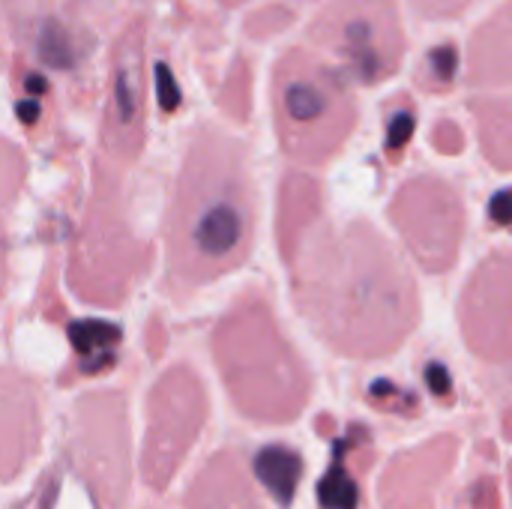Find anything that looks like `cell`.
Listing matches in <instances>:
<instances>
[{"mask_svg": "<svg viewBox=\"0 0 512 509\" xmlns=\"http://www.w3.org/2000/svg\"><path fill=\"white\" fill-rule=\"evenodd\" d=\"M222 3H225V6H240L243 0H222Z\"/></svg>", "mask_w": 512, "mask_h": 509, "instance_id": "33", "label": "cell"}, {"mask_svg": "<svg viewBox=\"0 0 512 509\" xmlns=\"http://www.w3.org/2000/svg\"><path fill=\"white\" fill-rule=\"evenodd\" d=\"M255 474L273 492V498L282 507H288L294 492H297V483H300V474H303V462H300V456L294 450L276 444V447H267V450L258 453Z\"/></svg>", "mask_w": 512, "mask_h": 509, "instance_id": "20", "label": "cell"}, {"mask_svg": "<svg viewBox=\"0 0 512 509\" xmlns=\"http://www.w3.org/2000/svg\"><path fill=\"white\" fill-rule=\"evenodd\" d=\"M6 285V249H3V234H0V291Z\"/></svg>", "mask_w": 512, "mask_h": 509, "instance_id": "32", "label": "cell"}, {"mask_svg": "<svg viewBox=\"0 0 512 509\" xmlns=\"http://www.w3.org/2000/svg\"><path fill=\"white\" fill-rule=\"evenodd\" d=\"M120 174L108 159L96 162L93 189L69 252V285L90 306H120L153 261V249L126 216Z\"/></svg>", "mask_w": 512, "mask_h": 509, "instance_id": "4", "label": "cell"}, {"mask_svg": "<svg viewBox=\"0 0 512 509\" xmlns=\"http://www.w3.org/2000/svg\"><path fill=\"white\" fill-rule=\"evenodd\" d=\"M258 192L246 144L216 126H195L165 213V276L192 294L234 273L252 252Z\"/></svg>", "mask_w": 512, "mask_h": 509, "instance_id": "2", "label": "cell"}, {"mask_svg": "<svg viewBox=\"0 0 512 509\" xmlns=\"http://www.w3.org/2000/svg\"><path fill=\"white\" fill-rule=\"evenodd\" d=\"M294 9L285 6V3H273V6H261L255 9L252 15H246V33L255 36V39H267L279 30H285L291 21H294Z\"/></svg>", "mask_w": 512, "mask_h": 509, "instance_id": "24", "label": "cell"}, {"mask_svg": "<svg viewBox=\"0 0 512 509\" xmlns=\"http://www.w3.org/2000/svg\"><path fill=\"white\" fill-rule=\"evenodd\" d=\"M477 123H480V138L486 156L495 162L498 171H510L512 150V114L507 96H492L474 105Z\"/></svg>", "mask_w": 512, "mask_h": 509, "instance_id": "18", "label": "cell"}, {"mask_svg": "<svg viewBox=\"0 0 512 509\" xmlns=\"http://www.w3.org/2000/svg\"><path fill=\"white\" fill-rule=\"evenodd\" d=\"M213 357L234 405L261 423L294 420L312 393V375L279 327L261 288H246L213 330Z\"/></svg>", "mask_w": 512, "mask_h": 509, "instance_id": "3", "label": "cell"}, {"mask_svg": "<svg viewBox=\"0 0 512 509\" xmlns=\"http://www.w3.org/2000/svg\"><path fill=\"white\" fill-rule=\"evenodd\" d=\"M369 402H372L378 411L399 414V417H414V414L420 411V402H417L411 393H405V390H399L396 384H390V381H378V384H372V390H369Z\"/></svg>", "mask_w": 512, "mask_h": 509, "instance_id": "25", "label": "cell"}, {"mask_svg": "<svg viewBox=\"0 0 512 509\" xmlns=\"http://www.w3.org/2000/svg\"><path fill=\"white\" fill-rule=\"evenodd\" d=\"M366 441V432L363 429H354V435L348 441L339 444L336 450V459L330 465V474L321 480L318 486V501L324 509H357V483H354V468L348 462L351 450Z\"/></svg>", "mask_w": 512, "mask_h": 509, "instance_id": "19", "label": "cell"}, {"mask_svg": "<svg viewBox=\"0 0 512 509\" xmlns=\"http://www.w3.org/2000/svg\"><path fill=\"white\" fill-rule=\"evenodd\" d=\"M144 87V18H135L114 42L102 114V159L117 168L135 162L144 147Z\"/></svg>", "mask_w": 512, "mask_h": 509, "instance_id": "10", "label": "cell"}, {"mask_svg": "<svg viewBox=\"0 0 512 509\" xmlns=\"http://www.w3.org/2000/svg\"><path fill=\"white\" fill-rule=\"evenodd\" d=\"M69 447L78 477L99 509H120L129 489V420L120 393H87L69 426Z\"/></svg>", "mask_w": 512, "mask_h": 509, "instance_id": "7", "label": "cell"}, {"mask_svg": "<svg viewBox=\"0 0 512 509\" xmlns=\"http://www.w3.org/2000/svg\"><path fill=\"white\" fill-rule=\"evenodd\" d=\"M432 147L444 156H459L465 150V132L456 120H438L432 129Z\"/></svg>", "mask_w": 512, "mask_h": 509, "instance_id": "27", "label": "cell"}, {"mask_svg": "<svg viewBox=\"0 0 512 509\" xmlns=\"http://www.w3.org/2000/svg\"><path fill=\"white\" fill-rule=\"evenodd\" d=\"M288 267L294 306L342 357H387L420 321L414 276L366 219L333 225L321 216Z\"/></svg>", "mask_w": 512, "mask_h": 509, "instance_id": "1", "label": "cell"}, {"mask_svg": "<svg viewBox=\"0 0 512 509\" xmlns=\"http://www.w3.org/2000/svg\"><path fill=\"white\" fill-rule=\"evenodd\" d=\"M456 69H459V51H456V45H450V42L435 45V48H429V54L423 60L420 84L426 90H441V87H447L456 78Z\"/></svg>", "mask_w": 512, "mask_h": 509, "instance_id": "22", "label": "cell"}, {"mask_svg": "<svg viewBox=\"0 0 512 509\" xmlns=\"http://www.w3.org/2000/svg\"><path fill=\"white\" fill-rule=\"evenodd\" d=\"M216 102L234 120H246V114L252 111V66L246 63V57H234L231 69L225 72L222 90L216 93Z\"/></svg>", "mask_w": 512, "mask_h": 509, "instance_id": "21", "label": "cell"}, {"mask_svg": "<svg viewBox=\"0 0 512 509\" xmlns=\"http://www.w3.org/2000/svg\"><path fill=\"white\" fill-rule=\"evenodd\" d=\"M69 342L75 351V369L81 375H96L114 366L120 330L105 321H78L69 327Z\"/></svg>", "mask_w": 512, "mask_h": 509, "instance_id": "17", "label": "cell"}, {"mask_svg": "<svg viewBox=\"0 0 512 509\" xmlns=\"http://www.w3.org/2000/svg\"><path fill=\"white\" fill-rule=\"evenodd\" d=\"M321 216H324V192L318 180L306 171H288L279 183V219H276V240L285 264L294 258L306 231Z\"/></svg>", "mask_w": 512, "mask_h": 509, "instance_id": "14", "label": "cell"}, {"mask_svg": "<svg viewBox=\"0 0 512 509\" xmlns=\"http://www.w3.org/2000/svg\"><path fill=\"white\" fill-rule=\"evenodd\" d=\"M459 441L453 435H438L414 450L399 453L381 480L384 509H435L438 489L456 465Z\"/></svg>", "mask_w": 512, "mask_h": 509, "instance_id": "12", "label": "cell"}, {"mask_svg": "<svg viewBox=\"0 0 512 509\" xmlns=\"http://www.w3.org/2000/svg\"><path fill=\"white\" fill-rule=\"evenodd\" d=\"M507 207H510V195H507V192H498V195H495V204H492V210H489V219H492L495 225H501V228L510 222Z\"/></svg>", "mask_w": 512, "mask_h": 509, "instance_id": "30", "label": "cell"}, {"mask_svg": "<svg viewBox=\"0 0 512 509\" xmlns=\"http://www.w3.org/2000/svg\"><path fill=\"white\" fill-rule=\"evenodd\" d=\"M468 509H501V498H498V483L492 477L480 480L474 489H471V501Z\"/></svg>", "mask_w": 512, "mask_h": 509, "instance_id": "28", "label": "cell"}, {"mask_svg": "<svg viewBox=\"0 0 512 509\" xmlns=\"http://www.w3.org/2000/svg\"><path fill=\"white\" fill-rule=\"evenodd\" d=\"M510 30V3L504 0L471 39L468 81L474 87H510Z\"/></svg>", "mask_w": 512, "mask_h": 509, "instance_id": "16", "label": "cell"}, {"mask_svg": "<svg viewBox=\"0 0 512 509\" xmlns=\"http://www.w3.org/2000/svg\"><path fill=\"white\" fill-rule=\"evenodd\" d=\"M309 36L360 84L393 78L405 57V30L396 0H336L312 21Z\"/></svg>", "mask_w": 512, "mask_h": 509, "instance_id": "6", "label": "cell"}, {"mask_svg": "<svg viewBox=\"0 0 512 509\" xmlns=\"http://www.w3.org/2000/svg\"><path fill=\"white\" fill-rule=\"evenodd\" d=\"M39 447V399L27 378L0 372V480H15Z\"/></svg>", "mask_w": 512, "mask_h": 509, "instance_id": "13", "label": "cell"}, {"mask_svg": "<svg viewBox=\"0 0 512 509\" xmlns=\"http://www.w3.org/2000/svg\"><path fill=\"white\" fill-rule=\"evenodd\" d=\"M510 252L498 249L489 258L480 261V267L471 273L462 303H459V321L465 342L471 351L489 363H507L512 351L510 330Z\"/></svg>", "mask_w": 512, "mask_h": 509, "instance_id": "11", "label": "cell"}, {"mask_svg": "<svg viewBox=\"0 0 512 509\" xmlns=\"http://www.w3.org/2000/svg\"><path fill=\"white\" fill-rule=\"evenodd\" d=\"M426 381H429V387H432V393H435L438 399H444V402L453 399V384H450V375H447L444 366L432 363V366L426 369Z\"/></svg>", "mask_w": 512, "mask_h": 509, "instance_id": "29", "label": "cell"}, {"mask_svg": "<svg viewBox=\"0 0 512 509\" xmlns=\"http://www.w3.org/2000/svg\"><path fill=\"white\" fill-rule=\"evenodd\" d=\"M477 0H411V9L423 21H447L465 15Z\"/></svg>", "mask_w": 512, "mask_h": 509, "instance_id": "26", "label": "cell"}, {"mask_svg": "<svg viewBox=\"0 0 512 509\" xmlns=\"http://www.w3.org/2000/svg\"><path fill=\"white\" fill-rule=\"evenodd\" d=\"M186 509H261L240 468V459L225 450L216 453L186 492Z\"/></svg>", "mask_w": 512, "mask_h": 509, "instance_id": "15", "label": "cell"}, {"mask_svg": "<svg viewBox=\"0 0 512 509\" xmlns=\"http://www.w3.org/2000/svg\"><path fill=\"white\" fill-rule=\"evenodd\" d=\"M207 420V390L189 366L168 369L147 399L141 471L150 489H168Z\"/></svg>", "mask_w": 512, "mask_h": 509, "instance_id": "8", "label": "cell"}, {"mask_svg": "<svg viewBox=\"0 0 512 509\" xmlns=\"http://www.w3.org/2000/svg\"><path fill=\"white\" fill-rule=\"evenodd\" d=\"M414 129H417V111L411 108L408 96H396V105L387 117V141H384L390 159H396L408 147Z\"/></svg>", "mask_w": 512, "mask_h": 509, "instance_id": "23", "label": "cell"}, {"mask_svg": "<svg viewBox=\"0 0 512 509\" xmlns=\"http://www.w3.org/2000/svg\"><path fill=\"white\" fill-rule=\"evenodd\" d=\"M159 81H162V105L165 108H174V102H180V93L171 87V75L165 66H159Z\"/></svg>", "mask_w": 512, "mask_h": 509, "instance_id": "31", "label": "cell"}, {"mask_svg": "<svg viewBox=\"0 0 512 509\" xmlns=\"http://www.w3.org/2000/svg\"><path fill=\"white\" fill-rule=\"evenodd\" d=\"M390 219L426 273H450L456 267L465 240V207L447 180L417 174L402 183L390 201Z\"/></svg>", "mask_w": 512, "mask_h": 509, "instance_id": "9", "label": "cell"}, {"mask_svg": "<svg viewBox=\"0 0 512 509\" xmlns=\"http://www.w3.org/2000/svg\"><path fill=\"white\" fill-rule=\"evenodd\" d=\"M273 123L282 153L318 168L351 138L357 105L330 63L306 48H288L273 72Z\"/></svg>", "mask_w": 512, "mask_h": 509, "instance_id": "5", "label": "cell"}]
</instances>
